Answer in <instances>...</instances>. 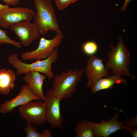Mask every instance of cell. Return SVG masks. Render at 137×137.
Segmentation results:
<instances>
[{"label":"cell","instance_id":"obj_6","mask_svg":"<svg viewBox=\"0 0 137 137\" xmlns=\"http://www.w3.org/2000/svg\"><path fill=\"white\" fill-rule=\"evenodd\" d=\"M63 38L62 34L56 33L52 39H47L41 37L38 47L35 50L22 53L21 55L24 60H42L47 58L55 49L60 45Z\"/></svg>","mask_w":137,"mask_h":137},{"label":"cell","instance_id":"obj_22","mask_svg":"<svg viewBox=\"0 0 137 137\" xmlns=\"http://www.w3.org/2000/svg\"><path fill=\"white\" fill-rule=\"evenodd\" d=\"M122 129L127 130L133 137H136L137 136V129L135 128H128L125 126L123 125Z\"/></svg>","mask_w":137,"mask_h":137},{"label":"cell","instance_id":"obj_26","mask_svg":"<svg viewBox=\"0 0 137 137\" xmlns=\"http://www.w3.org/2000/svg\"><path fill=\"white\" fill-rule=\"evenodd\" d=\"M9 7V5L8 4H6L4 5L0 4V11Z\"/></svg>","mask_w":137,"mask_h":137},{"label":"cell","instance_id":"obj_10","mask_svg":"<svg viewBox=\"0 0 137 137\" xmlns=\"http://www.w3.org/2000/svg\"><path fill=\"white\" fill-rule=\"evenodd\" d=\"M103 61L93 55L90 56L87 60L85 71L88 81L87 88L91 87L103 77H109L110 71L103 63Z\"/></svg>","mask_w":137,"mask_h":137},{"label":"cell","instance_id":"obj_14","mask_svg":"<svg viewBox=\"0 0 137 137\" xmlns=\"http://www.w3.org/2000/svg\"><path fill=\"white\" fill-rule=\"evenodd\" d=\"M120 83L126 84L127 80L121 76L113 75L107 78H101L91 87V90L94 94L101 90L111 89L114 84Z\"/></svg>","mask_w":137,"mask_h":137},{"label":"cell","instance_id":"obj_19","mask_svg":"<svg viewBox=\"0 0 137 137\" xmlns=\"http://www.w3.org/2000/svg\"><path fill=\"white\" fill-rule=\"evenodd\" d=\"M26 133L25 137H43L41 133L37 132L35 128L33 127L30 123H27L26 126L24 128Z\"/></svg>","mask_w":137,"mask_h":137},{"label":"cell","instance_id":"obj_4","mask_svg":"<svg viewBox=\"0 0 137 137\" xmlns=\"http://www.w3.org/2000/svg\"><path fill=\"white\" fill-rule=\"evenodd\" d=\"M37 10L33 17L40 33L46 35L49 31L62 34L58 25L53 4L47 0H33Z\"/></svg>","mask_w":137,"mask_h":137},{"label":"cell","instance_id":"obj_11","mask_svg":"<svg viewBox=\"0 0 137 137\" xmlns=\"http://www.w3.org/2000/svg\"><path fill=\"white\" fill-rule=\"evenodd\" d=\"M40 100L39 98L31 92L28 85L25 84L21 87L20 93L16 96L1 104L0 113L4 114L11 113L18 106L33 100Z\"/></svg>","mask_w":137,"mask_h":137},{"label":"cell","instance_id":"obj_21","mask_svg":"<svg viewBox=\"0 0 137 137\" xmlns=\"http://www.w3.org/2000/svg\"><path fill=\"white\" fill-rule=\"evenodd\" d=\"M125 125H124L128 128H135L137 126V116L132 118H128L125 122Z\"/></svg>","mask_w":137,"mask_h":137},{"label":"cell","instance_id":"obj_18","mask_svg":"<svg viewBox=\"0 0 137 137\" xmlns=\"http://www.w3.org/2000/svg\"><path fill=\"white\" fill-rule=\"evenodd\" d=\"M4 43L12 45L18 48H20L22 47L20 42H17L11 39L5 31L0 29V44Z\"/></svg>","mask_w":137,"mask_h":137},{"label":"cell","instance_id":"obj_1","mask_svg":"<svg viewBox=\"0 0 137 137\" xmlns=\"http://www.w3.org/2000/svg\"><path fill=\"white\" fill-rule=\"evenodd\" d=\"M112 51L107 53L108 60L106 61L105 66L111 70L110 73L122 76H130L132 79L134 77L130 73L129 70L131 63L130 54L126 45L120 37L115 47L110 43Z\"/></svg>","mask_w":137,"mask_h":137},{"label":"cell","instance_id":"obj_13","mask_svg":"<svg viewBox=\"0 0 137 137\" xmlns=\"http://www.w3.org/2000/svg\"><path fill=\"white\" fill-rule=\"evenodd\" d=\"M23 77L24 81L28 83L31 92L38 97L40 100L44 101L45 95L43 91L44 80L46 76L36 71H30L26 73Z\"/></svg>","mask_w":137,"mask_h":137},{"label":"cell","instance_id":"obj_15","mask_svg":"<svg viewBox=\"0 0 137 137\" xmlns=\"http://www.w3.org/2000/svg\"><path fill=\"white\" fill-rule=\"evenodd\" d=\"M16 75L10 69L6 68L0 70V94L4 95L8 94L14 88Z\"/></svg>","mask_w":137,"mask_h":137},{"label":"cell","instance_id":"obj_12","mask_svg":"<svg viewBox=\"0 0 137 137\" xmlns=\"http://www.w3.org/2000/svg\"><path fill=\"white\" fill-rule=\"evenodd\" d=\"M119 114H115L108 121H102L99 123L91 121L95 137H108L110 135L122 129L125 122H119Z\"/></svg>","mask_w":137,"mask_h":137},{"label":"cell","instance_id":"obj_2","mask_svg":"<svg viewBox=\"0 0 137 137\" xmlns=\"http://www.w3.org/2000/svg\"><path fill=\"white\" fill-rule=\"evenodd\" d=\"M85 70L81 68L63 70L54 77L51 89L53 94L61 100L71 98L76 91V87Z\"/></svg>","mask_w":137,"mask_h":137},{"label":"cell","instance_id":"obj_27","mask_svg":"<svg viewBox=\"0 0 137 137\" xmlns=\"http://www.w3.org/2000/svg\"><path fill=\"white\" fill-rule=\"evenodd\" d=\"M47 0V1H51V0Z\"/></svg>","mask_w":137,"mask_h":137},{"label":"cell","instance_id":"obj_17","mask_svg":"<svg viewBox=\"0 0 137 137\" xmlns=\"http://www.w3.org/2000/svg\"><path fill=\"white\" fill-rule=\"evenodd\" d=\"M82 49L85 55L90 56L94 55L97 53L98 49V46L95 42L89 41L83 44Z\"/></svg>","mask_w":137,"mask_h":137},{"label":"cell","instance_id":"obj_23","mask_svg":"<svg viewBox=\"0 0 137 137\" xmlns=\"http://www.w3.org/2000/svg\"><path fill=\"white\" fill-rule=\"evenodd\" d=\"M6 4L10 5H15L18 4L20 0H2Z\"/></svg>","mask_w":137,"mask_h":137},{"label":"cell","instance_id":"obj_24","mask_svg":"<svg viewBox=\"0 0 137 137\" xmlns=\"http://www.w3.org/2000/svg\"><path fill=\"white\" fill-rule=\"evenodd\" d=\"M41 133L43 137H51L52 136L51 132L48 129L43 130Z\"/></svg>","mask_w":137,"mask_h":137},{"label":"cell","instance_id":"obj_16","mask_svg":"<svg viewBox=\"0 0 137 137\" xmlns=\"http://www.w3.org/2000/svg\"><path fill=\"white\" fill-rule=\"evenodd\" d=\"M77 137H95L91 121L84 119L79 122L75 127Z\"/></svg>","mask_w":137,"mask_h":137},{"label":"cell","instance_id":"obj_25","mask_svg":"<svg viewBox=\"0 0 137 137\" xmlns=\"http://www.w3.org/2000/svg\"><path fill=\"white\" fill-rule=\"evenodd\" d=\"M132 0H125L124 3L120 8L121 10L122 11H124L125 10L130 2Z\"/></svg>","mask_w":137,"mask_h":137},{"label":"cell","instance_id":"obj_7","mask_svg":"<svg viewBox=\"0 0 137 137\" xmlns=\"http://www.w3.org/2000/svg\"><path fill=\"white\" fill-rule=\"evenodd\" d=\"M35 12L27 7H18L0 11V27L4 28L23 21H31Z\"/></svg>","mask_w":137,"mask_h":137},{"label":"cell","instance_id":"obj_3","mask_svg":"<svg viewBox=\"0 0 137 137\" xmlns=\"http://www.w3.org/2000/svg\"><path fill=\"white\" fill-rule=\"evenodd\" d=\"M58 49L56 48L47 58L42 60H36V62L31 64L21 61L18 59V54L14 53L8 56V61L16 69V73L18 75L25 74L30 71H36L43 73L49 80H51L54 77L52 65V63L56 62L58 59Z\"/></svg>","mask_w":137,"mask_h":137},{"label":"cell","instance_id":"obj_8","mask_svg":"<svg viewBox=\"0 0 137 137\" xmlns=\"http://www.w3.org/2000/svg\"><path fill=\"white\" fill-rule=\"evenodd\" d=\"M61 100L49 90L45 95V102L46 109V122L53 128L61 129L63 119L61 113Z\"/></svg>","mask_w":137,"mask_h":137},{"label":"cell","instance_id":"obj_5","mask_svg":"<svg viewBox=\"0 0 137 137\" xmlns=\"http://www.w3.org/2000/svg\"><path fill=\"white\" fill-rule=\"evenodd\" d=\"M18 112L21 117L27 123L42 125L46 122L47 110L44 102L29 101L19 106Z\"/></svg>","mask_w":137,"mask_h":137},{"label":"cell","instance_id":"obj_20","mask_svg":"<svg viewBox=\"0 0 137 137\" xmlns=\"http://www.w3.org/2000/svg\"><path fill=\"white\" fill-rule=\"evenodd\" d=\"M78 0H55L56 6L60 10L66 8L70 4L75 3Z\"/></svg>","mask_w":137,"mask_h":137},{"label":"cell","instance_id":"obj_9","mask_svg":"<svg viewBox=\"0 0 137 137\" xmlns=\"http://www.w3.org/2000/svg\"><path fill=\"white\" fill-rule=\"evenodd\" d=\"M24 46H28L40 37V33L35 23L30 21H23L10 27Z\"/></svg>","mask_w":137,"mask_h":137}]
</instances>
